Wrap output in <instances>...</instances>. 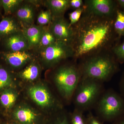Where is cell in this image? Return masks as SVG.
I'll return each mask as SVG.
<instances>
[{
  "mask_svg": "<svg viewBox=\"0 0 124 124\" xmlns=\"http://www.w3.org/2000/svg\"><path fill=\"white\" fill-rule=\"evenodd\" d=\"M113 27L118 39L124 37V11L117 9L114 20Z\"/></svg>",
  "mask_w": 124,
  "mask_h": 124,
  "instance_id": "cell-20",
  "label": "cell"
},
{
  "mask_svg": "<svg viewBox=\"0 0 124 124\" xmlns=\"http://www.w3.org/2000/svg\"><path fill=\"white\" fill-rule=\"evenodd\" d=\"M43 31V26L34 24L28 27L22 28V31L26 38L29 50L32 52L36 49L39 44Z\"/></svg>",
  "mask_w": 124,
  "mask_h": 124,
  "instance_id": "cell-14",
  "label": "cell"
},
{
  "mask_svg": "<svg viewBox=\"0 0 124 124\" xmlns=\"http://www.w3.org/2000/svg\"><path fill=\"white\" fill-rule=\"evenodd\" d=\"M77 25L72 46L74 57H80L110 46L118 40L113 27L115 19L87 14Z\"/></svg>",
  "mask_w": 124,
  "mask_h": 124,
  "instance_id": "cell-1",
  "label": "cell"
},
{
  "mask_svg": "<svg viewBox=\"0 0 124 124\" xmlns=\"http://www.w3.org/2000/svg\"><path fill=\"white\" fill-rule=\"evenodd\" d=\"M28 1L35 6L37 8L39 7L42 5H44V0H28Z\"/></svg>",
  "mask_w": 124,
  "mask_h": 124,
  "instance_id": "cell-30",
  "label": "cell"
},
{
  "mask_svg": "<svg viewBox=\"0 0 124 124\" xmlns=\"http://www.w3.org/2000/svg\"><path fill=\"white\" fill-rule=\"evenodd\" d=\"M5 60L11 67L20 69L28 64L34 58L35 55L31 51L8 52L4 55Z\"/></svg>",
  "mask_w": 124,
  "mask_h": 124,
  "instance_id": "cell-12",
  "label": "cell"
},
{
  "mask_svg": "<svg viewBox=\"0 0 124 124\" xmlns=\"http://www.w3.org/2000/svg\"><path fill=\"white\" fill-rule=\"evenodd\" d=\"M12 118L18 124H46L48 120L32 108L24 104L16 108Z\"/></svg>",
  "mask_w": 124,
  "mask_h": 124,
  "instance_id": "cell-9",
  "label": "cell"
},
{
  "mask_svg": "<svg viewBox=\"0 0 124 124\" xmlns=\"http://www.w3.org/2000/svg\"><path fill=\"white\" fill-rule=\"evenodd\" d=\"M83 1L82 0H70V7L74 9L79 8L82 7Z\"/></svg>",
  "mask_w": 124,
  "mask_h": 124,
  "instance_id": "cell-29",
  "label": "cell"
},
{
  "mask_svg": "<svg viewBox=\"0 0 124 124\" xmlns=\"http://www.w3.org/2000/svg\"><path fill=\"white\" fill-rule=\"evenodd\" d=\"M119 69V62L112 53L90 58L84 63L80 71L83 77L102 82L110 79Z\"/></svg>",
  "mask_w": 124,
  "mask_h": 124,
  "instance_id": "cell-2",
  "label": "cell"
},
{
  "mask_svg": "<svg viewBox=\"0 0 124 124\" xmlns=\"http://www.w3.org/2000/svg\"><path fill=\"white\" fill-rule=\"evenodd\" d=\"M99 119L113 122L124 115V98L113 90H109L98 100Z\"/></svg>",
  "mask_w": 124,
  "mask_h": 124,
  "instance_id": "cell-5",
  "label": "cell"
},
{
  "mask_svg": "<svg viewBox=\"0 0 124 124\" xmlns=\"http://www.w3.org/2000/svg\"><path fill=\"white\" fill-rule=\"evenodd\" d=\"M16 124V123H15V122H10V123H5V124Z\"/></svg>",
  "mask_w": 124,
  "mask_h": 124,
  "instance_id": "cell-34",
  "label": "cell"
},
{
  "mask_svg": "<svg viewBox=\"0 0 124 124\" xmlns=\"http://www.w3.org/2000/svg\"><path fill=\"white\" fill-rule=\"evenodd\" d=\"M85 2L88 14L101 17L115 19L119 8L116 1L88 0Z\"/></svg>",
  "mask_w": 124,
  "mask_h": 124,
  "instance_id": "cell-7",
  "label": "cell"
},
{
  "mask_svg": "<svg viewBox=\"0 0 124 124\" xmlns=\"http://www.w3.org/2000/svg\"><path fill=\"white\" fill-rule=\"evenodd\" d=\"M81 75L79 69L72 64L59 67L54 72L55 84L65 99L70 100L72 97L81 79Z\"/></svg>",
  "mask_w": 124,
  "mask_h": 124,
  "instance_id": "cell-3",
  "label": "cell"
},
{
  "mask_svg": "<svg viewBox=\"0 0 124 124\" xmlns=\"http://www.w3.org/2000/svg\"><path fill=\"white\" fill-rule=\"evenodd\" d=\"M111 124H124V115L115 121L112 122Z\"/></svg>",
  "mask_w": 124,
  "mask_h": 124,
  "instance_id": "cell-33",
  "label": "cell"
},
{
  "mask_svg": "<svg viewBox=\"0 0 124 124\" xmlns=\"http://www.w3.org/2000/svg\"><path fill=\"white\" fill-rule=\"evenodd\" d=\"M120 88L121 94L124 98V72L120 83Z\"/></svg>",
  "mask_w": 124,
  "mask_h": 124,
  "instance_id": "cell-31",
  "label": "cell"
},
{
  "mask_svg": "<svg viewBox=\"0 0 124 124\" xmlns=\"http://www.w3.org/2000/svg\"><path fill=\"white\" fill-rule=\"evenodd\" d=\"M42 84H39L30 86L28 90L30 97L41 107L50 108L55 103V100L48 88Z\"/></svg>",
  "mask_w": 124,
  "mask_h": 124,
  "instance_id": "cell-10",
  "label": "cell"
},
{
  "mask_svg": "<svg viewBox=\"0 0 124 124\" xmlns=\"http://www.w3.org/2000/svg\"><path fill=\"white\" fill-rule=\"evenodd\" d=\"M44 5L50 11L53 17L63 16L67 9L70 7L69 0H45Z\"/></svg>",
  "mask_w": 124,
  "mask_h": 124,
  "instance_id": "cell-16",
  "label": "cell"
},
{
  "mask_svg": "<svg viewBox=\"0 0 124 124\" xmlns=\"http://www.w3.org/2000/svg\"><path fill=\"white\" fill-rule=\"evenodd\" d=\"M13 84L10 73L4 68L0 67V91L12 88Z\"/></svg>",
  "mask_w": 124,
  "mask_h": 124,
  "instance_id": "cell-21",
  "label": "cell"
},
{
  "mask_svg": "<svg viewBox=\"0 0 124 124\" xmlns=\"http://www.w3.org/2000/svg\"><path fill=\"white\" fill-rule=\"evenodd\" d=\"M1 4L6 14H14L23 1V0H2Z\"/></svg>",
  "mask_w": 124,
  "mask_h": 124,
  "instance_id": "cell-22",
  "label": "cell"
},
{
  "mask_svg": "<svg viewBox=\"0 0 124 124\" xmlns=\"http://www.w3.org/2000/svg\"><path fill=\"white\" fill-rule=\"evenodd\" d=\"M48 26L56 40L72 46L75 38V31L64 16L53 18Z\"/></svg>",
  "mask_w": 124,
  "mask_h": 124,
  "instance_id": "cell-8",
  "label": "cell"
},
{
  "mask_svg": "<svg viewBox=\"0 0 124 124\" xmlns=\"http://www.w3.org/2000/svg\"><path fill=\"white\" fill-rule=\"evenodd\" d=\"M21 25L15 17L4 18L0 22V37H6L22 31Z\"/></svg>",
  "mask_w": 124,
  "mask_h": 124,
  "instance_id": "cell-17",
  "label": "cell"
},
{
  "mask_svg": "<svg viewBox=\"0 0 124 124\" xmlns=\"http://www.w3.org/2000/svg\"><path fill=\"white\" fill-rule=\"evenodd\" d=\"M41 68L39 62L35 57L33 60L27 64L25 68L19 73V76L26 81H34L39 77Z\"/></svg>",
  "mask_w": 124,
  "mask_h": 124,
  "instance_id": "cell-15",
  "label": "cell"
},
{
  "mask_svg": "<svg viewBox=\"0 0 124 124\" xmlns=\"http://www.w3.org/2000/svg\"><path fill=\"white\" fill-rule=\"evenodd\" d=\"M82 7L77 9L69 13V17L70 20L69 23L71 26H72V25L79 22L81 16L84 11V8Z\"/></svg>",
  "mask_w": 124,
  "mask_h": 124,
  "instance_id": "cell-26",
  "label": "cell"
},
{
  "mask_svg": "<svg viewBox=\"0 0 124 124\" xmlns=\"http://www.w3.org/2000/svg\"><path fill=\"white\" fill-rule=\"evenodd\" d=\"M69 119L70 124H86V117L83 111L76 108Z\"/></svg>",
  "mask_w": 124,
  "mask_h": 124,
  "instance_id": "cell-25",
  "label": "cell"
},
{
  "mask_svg": "<svg viewBox=\"0 0 124 124\" xmlns=\"http://www.w3.org/2000/svg\"><path fill=\"white\" fill-rule=\"evenodd\" d=\"M112 52L119 63H124V39L122 43H117L112 47Z\"/></svg>",
  "mask_w": 124,
  "mask_h": 124,
  "instance_id": "cell-24",
  "label": "cell"
},
{
  "mask_svg": "<svg viewBox=\"0 0 124 124\" xmlns=\"http://www.w3.org/2000/svg\"><path fill=\"white\" fill-rule=\"evenodd\" d=\"M86 124H102L98 118L90 113L86 117Z\"/></svg>",
  "mask_w": 124,
  "mask_h": 124,
  "instance_id": "cell-28",
  "label": "cell"
},
{
  "mask_svg": "<svg viewBox=\"0 0 124 124\" xmlns=\"http://www.w3.org/2000/svg\"><path fill=\"white\" fill-rule=\"evenodd\" d=\"M117 5L120 9L124 11V0H116Z\"/></svg>",
  "mask_w": 124,
  "mask_h": 124,
  "instance_id": "cell-32",
  "label": "cell"
},
{
  "mask_svg": "<svg viewBox=\"0 0 124 124\" xmlns=\"http://www.w3.org/2000/svg\"><path fill=\"white\" fill-rule=\"evenodd\" d=\"M5 44L9 52L29 51L28 42L22 31L12 33L6 37Z\"/></svg>",
  "mask_w": 124,
  "mask_h": 124,
  "instance_id": "cell-13",
  "label": "cell"
},
{
  "mask_svg": "<svg viewBox=\"0 0 124 124\" xmlns=\"http://www.w3.org/2000/svg\"><path fill=\"white\" fill-rule=\"evenodd\" d=\"M17 97V92L13 88L6 89L0 96V102L5 108L10 109L15 103Z\"/></svg>",
  "mask_w": 124,
  "mask_h": 124,
  "instance_id": "cell-18",
  "label": "cell"
},
{
  "mask_svg": "<svg viewBox=\"0 0 124 124\" xmlns=\"http://www.w3.org/2000/svg\"><path fill=\"white\" fill-rule=\"evenodd\" d=\"M36 8L28 0H23L22 4L15 13V17L22 28L34 24Z\"/></svg>",
  "mask_w": 124,
  "mask_h": 124,
  "instance_id": "cell-11",
  "label": "cell"
},
{
  "mask_svg": "<svg viewBox=\"0 0 124 124\" xmlns=\"http://www.w3.org/2000/svg\"><path fill=\"white\" fill-rule=\"evenodd\" d=\"M53 19V16L48 10H41L37 15V25L42 26L48 25L51 23Z\"/></svg>",
  "mask_w": 124,
  "mask_h": 124,
  "instance_id": "cell-23",
  "label": "cell"
},
{
  "mask_svg": "<svg viewBox=\"0 0 124 124\" xmlns=\"http://www.w3.org/2000/svg\"><path fill=\"white\" fill-rule=\"evenodd\" d=\"M32 53L40 64L46 68L57 66L63 60L74 57L75 54L72 46L58 40L46 48Z\"/></svg>",
  "mask_w": 124,
  "mask_h": 124,
  "instance_id": "cell-4",
  "label": "cell"
},
{
  "mask_svg": "<svg viewBox=\"0 0 124 124\" xmlns=\"http://www.w3.org/2000/svg\"><path fill=\"white\" fill-rule=\"evenodd\" d=\"M53 33L49 29L48 25L43 26V31L39 44L37 48L32 53L46 48L56 41Z\"/></svg>",
  "mask_w": 124,
  "mask_h": 124,
  "instance_id": "cell-19",
  "label": "cell"
},
{
  "mask_svg": "<svg viewBox=\"0 0 124 124\" xmlns=\"http://www.w3.org/2000/svg\"><path fill=\"white\" fill-rule=\"evenodd\" d=\"M46 124H70V123L69 117L64 114H62L52 119L48 120Z\"/></svg>",
  "mask_w": 124,
  "mask_h": 124,
  "instance_id": "cell-27",
  "label": "cell"
},
{
  "mask_svg": "<svg viewBox=\"0 0 124 124\" xmlns=\"http://www.w3.org/2000/svg\"><path fill=\"white\" fill-rule=\"evenodd\" d=\"M101 83L88 78H82L73 95L76 108L84 111L97 102L101 92Z\"/></svg>",
  "mask_w": 124,
  "mask_h": 124,
  "instance_id": "cell-6",
  "label": "cell"
}]
</instances>
